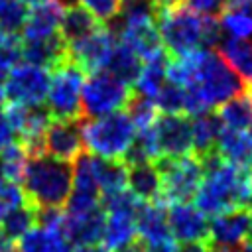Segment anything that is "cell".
<instances>
[{
  "mask_svg": "<svg viewBox=\"0 0 252 252\" xmlns=\"http://www.w3.org/2000/svg\"><path fill=\"white\" fill-rule=\"evenodd\" d=\"M195 207L205 217H217L232 209L252 211V171L220 159L205 169V177L195 195Z\"/></svg>",
  "mask_w": 252,
  "mask_h": 252,
  "instance_id": "cell-1",
  "label": "cell"
},
{
  "mask_svg": "<svg viewBox=\"0 0 252 252\" xmlns=\"http://www.w3.org/2000/svg\"><path fill=\"white\" fill-rule=\"evenodd\" d=\"M22 189L26 201L35 209H61L73 189V163L47 154L32 156L22 177Z\"/></svg>",
  "mask_w": 252,
  "mask_h": 252,
  "instance_id": "cell-2",
  "label": "cell"
},
{
  "mask_svg": "<svg viewBox=\"0 0 252 252\" xmlns=\"http://www.w3.org/2000/svg\"><path fill=\"white\" fill-rule=\"evenodd\" d=\"M81 132L89 154L104 159H122L136 136V126L124 110H118L98 118H83Z\"/></svg>",
  "mask_w": 252,
  "mask_h": 252,
  "instance_id": "cell-3",
  "label": "cell"
},
{
  "mask_svg": "<svg viewBox=\"0 0 252 252\" xmlns=\"http://www.w3.org/2000/svg\"><path fill=\"white\" fill-rule=\"evenodd\" d=\"M205 22L207 16H201L185 6L159 12L158 30L165 53L171 59H179L205 49Z\"/></svg>",
  "mask_w": 252,
  "mask_h": 252,
  "instance_id": "cell-4",
  "label": "cell"
},
{
  "mask_svg": "<svg viewBox=\"0 0 252 252\" xmlns=\"http://www.w3.org/2000/svg\"><path fill=\"white\" fill-rule=\"evenodd\" d=\"M154 163L161 175V205L189 203L195 199L205 177L199 158L193 154L183 158H158Z\"/></svg>",
  "mask_w": 252,
  "mask_h": 252,
  "instance_id": "cell-5",
  "label": "cell"
},
{
  "mask_svg": "<svg viewBox=\"0 0 252 252\" xmlns=\"http://www.w3.org/2000/svg\"><path fill=\"white\" fill-rule=\"evenodd\" d=\"M132 93L134 91L126 83H122L104 69L89 73L81 91L83 118H98L126 108Z\"/></svg>",
  "mask_w": 252,
  "mask_h": 252,
  "instance_id": "cell-6",
  "label": "cell"
},
{
  "mask_svg": "<svg viewBox=\"0 0 252 252\" xmlns=\"http://www.w3.org/2000/svg\"><path fill=\"white\" fill-rule=\"evenodd\" d=\"M85 71L71 59L57 65L51 73L47 91V108L53 120H81V91Z\"/></svg>",
  "mask_w": 252,
  "mask_h": 252,
  "instance_id": "cell-7",
  "label": "cell"
},
{
  "mask_svg": "<svg viewBox=\"0 0 252 252\" xmlns=\"http://www.w3.org/2000/svg\"><path fill=\"white\" fill-rule=\"evenodd\" d=\"M49 83V69L32 63H20L8 73L4 81V96L12 104H41L47 98Z\"/></svg>",
  "mask_w": 252,
  "mask_h": 252,
  "instance_id": "cell-8",
  "label": "cell"
},
{
  "mask_svg": "<svg viewBox=\"0 0 252 252\" xmlns=\"http://www.w3.org/2000/svg\"><path fill=\"white\" fill-rule=\"evenodd\" d=\"M159 158H183L193 152L191 120L185 114H161L154 122Z\"/></svg>",
  "mask_w": 252,
  "mask_h": 252,
  "instance_id": "cell-9",
  "label": "cell"
},
{
  "mask_svg": "<svg viewBox=\"0 0 252 252\" xmlns=\"http://www.w3.org/2000/svg\"><path fill=\"white\" fill-rule=\"evenodd\" d=\"M116 37L112 35V32L104 24H100L94 32L69 45V59L75 61L87 75L93 71H100L106 67Z\"/></svg>",
  "mask_w": 252,
  "mask_h": 252,
  "instance_id": "cell-10",
  "label": "cell"
},
{
  "mask_svg": "<svg viewBox=\"0 0 252 252\" xmlns=\"http://www.w3.org/2000/svg\"><path fill=\"white\" fill-rule=\"evenodd\" d=\"M81 120H51L43 134V154L73 163L85 148Z\"/></svg>",
  "mask_w": 252,
  "mask_h": 252,
  "instance_id": "cell-11",
  "label": "cell"
},
{
  "mask_svg": "<svg viewBox=\"0 0 252 252\" xmlns=\"http://www.w3.org/2000/svg\"><path fill=\"white\" fill-rule=\"evenodd\" d=\"M112 35L120 41H124L134 53L142 57V61H148L159 53H163V43L161 35L158 30V20H138V22H128L120 24L116 28H108Z\"/></svg>",
  "mask_w": 252,
  "mask_h": 252,
  "instance_id": "cell-12",
  "label": "cell"
},
{
  "mask_svg": "<svg viewBox=\"0 0 252 252\" xmlns=\"http://www.w3.org/2000/svg\"><path fill=\"white\" fill-rule=\"evenodd\" d=\"M167 220H169L171 236L179 242L209 240V220L191 203L169 205Z\"/></svg>",
  "mask_w": 252,
  "mask_h": 252,
  "instance_id": "cell-13",
  "label": "cell"
},
{
  "mask_svg": "<svg viewBox=\"0 0 252 252\" xmlns=\"http://www.w3.org/2000/svg\"><path fill=\"white\" fill-rule=\"evenodd\" d=\"M250 232V211L232 209L213 217L209 222V240L215 246H242Z\"/></svg>",
  "mask_w": 252,
  "mask_h": 252,
  "instance_id": "cell-14",
  "label": "cell"
},
{
  "mask_svg": "<svg viewBox=\"0 0 252 252\" xmlns=\"http://www.w3.org/2000/svg\"><path fill=\"white\" fill-rule=\"evenodd\" d=\"M104 226H106V213L102 211V207H98V209H94L83 217L65 215L61 234L69 244L89 246V244L102 242Z\"/></svg>",
  "mask_w": 252,
  "mask_h": 252,
  "instance_id": "cell-15",
  "label": "cell"
},
{
  "mask_svg": "<svg viewBox=\"0 0 252 252\" xmlns=\"http://www.w3.org/2000/svg\"><path fill=\"white\" fill-rule=\"evenodd\" d=\"M136 232H138V238L146 244L171 240L165 205L140 201L136 209Z\"/></svg>",
  "mask_w": 252,
  "mask_h": 252,
  "instance_id": "cell-16",
  "label": "cell"
},
{
  "mask_svg": "<svg viewBox=\"0 0 252 252\" xmlns=\"http://www.w3.org/2000/svg\"><path fill=\"white\" fill-rule=\"evenodd\" d=\"M63 18V6L57 0H47L43 4H37L28 12L26 24L22 28V39H45L55 33H59V24Z\"/></svg>",
  "mask_w": 252,
  "mask_h": 252,
  "instance_id": "cell-17",
  "label": "cell"
},
{
  "mask_svg": "<svg viewBox=\"0 0 252 252\" xmlns=\"http://www.w3.org/2000/svg\"><path fill=\"white\" fill-rule=\"evenodd\" d=\"M69 59V45L61 37V33H55L45 39H32L24 41V61L53 71L57 65Z\"/></svg>",
  "mask_w": 252,
  "mask_h": 252,
  "instance_id": "cell-18",
  "label": "cell"
},
{
  "mask_svg": "<svg viewBox=\"0 0 252 252\" xmlns=\"http://www.w3.org/2000/svg\"><path fill=\"white\" fill-rule=\"evenodd\" d=\"M215 152L222 161L244 171H252V136L244 130L222 128Z\"/></svg>",
  "mask_w": 252,
  "mask_h": 252,
  "instance_id": "cell-19",
  "label": "cell"
},
{
  "mask_svg": "<svg viewBox=\"0 0 252 252\" xmlns=\"http://www.w3.org/2000/svg\"><path fill=\"white\" fill-rule=\"evenodd\" d=\"M126 187L142 203H161V175L154 161L128 167Z\"/></svg>",
  "mask_w": 252,
  "mask_h": 252,
  "instance_id": "cell-20",
  "label": "cell"
},
{
  "mask_svg": "<svg viewBox=\"0 0 252 252\" xmlns=\"http://www.w3.org/2000/svg\"><path fill=\"white\" fill-rule=\"evenodd\" d=\"M191 136H193V156L203 159L209 154L215 152L219 136L222 132V122L219 118L217 112H199L195 116H191Z\"/></svg>",
  "mask_w": 252,
  "mask_h": 252,
  "instance_id": "cell-21",
  "label": "cell"
},
{
  "mask_svg": "<svg viewBox=\"0 0 252 252\" xmlns=\"http://www.w3.org/2000/svg\"><path fill=\"white\" fill-rule=\"evenodd\" d=\"M142 65H144L142 57L138 53H134L124 41L116 39V43L112 47V53L106 61L104 71H108L110 75H114L116 79H120L128 87H134L138 77H140Z\"/></svg>",
  "mask_w": 252,
  "mask_h": 252,
  "instance_id": "cell-22",
  "label": "cell"
},
{
  "mask_svg": "<svg viewBox=\"0 0 252 252\" xmlns=\"http://www.w3.org/2000/svg\"><path fill=\"white\" fill-rule=\"evenodd\" d=\"M138 238L136 232V213H106V226L102 242L108 250H118Z\"/></svg>",
  "mask_w": 252,
  "mask_h": 252,
  "instance_id": "cell-23",
  "label": "cell"
},
{
  "mask_svg": "<svg viewBox=\"0 0 252 252\" xmlns=\"http://www.w3.org/2000/svg\"><path fill=\"white\" fill-rule=\"evenodd\" d=\"M169 61H171V57L165 51L156 55V57H152V59H148V61H144L140 77H138V81L134 85V93L154 100V96L159 93V89L163 87V83L167 79Z\"/></svg>",
  "mask_w": 252,
  "mask_h": 252,
  "instance_id": "cell-24",
  "label": "cell"
},
{
  "mask_svg": "<svg viewBox=\"0 0 252 252\" xmlns=\"http://www.w3.org/2000/svg\"><path fill=\"white\" fill-rule=\"evenodd\" d=\"M100 26V22L81 4L63 10V18L59 24V33L61 37L67 41V45L83 39L85 35H89L91 32H94Z\"/></svg>",
  "mask_w": 252,
  "mask_h": 252,
  "instance_id": "cell-25",
  "label": "cell"
},
{
  "mask_svg": "<svg viewBox=\"0 0 252 252\" xmlns=\"http://www.w3.org/2000/svg\"><path fill=\"white\" fill-rule=\"evenodd\" d=\"M219 118L224 128L230 130H246L252 126V93L246 89L244 93L232 96L224 104L219 106Z\"/></svg>",
  "mask_w": 252,
  "mask_h": 252,
  "instance_id": "cell-26",
  "label": "cell"
},
{
  "mask_svg": "<svg viewBox=\"0 0 252 252\" xmlns=\"http://www.w3.org/2000/svg\"><path fill=\"white\" fill-rule=\"evenodd\" d=\"M220 55L224 61L246 81L252 83V41L250 39H236V37H224L220 43Z\"/></svg>",
  "mask_w": 252,
  "mask_h": 252,
  "instance_id": "cell-27",
  "label": "cell"
},
{
  "mask_svg": "<svg viewBox=\"0 0 252 252\" xmlns=\"http://www.w3.org/2000/svg\"><path fill=\"white\" fill-rule=\"evenodd\" d=\"M96 181H98L100 197L122 191L126 189V181H128V165L122 159L96 158Z\"/></svg>",
  "mask_w": 252,
  "mask_h": 252,
  "instance_id": "cell-28",
  "label": "cell"
},
{
  "mask_svg": "<svg viewBox=\"0 0 252 252\" xmlns=\"http://www.w3.org/2000/svg\"><path fill=\"white\" fill-rule=\"evenodd\" d=\"M37 224V209L24 201L22 205L14 207L4 219H2V228L12 240H20L24 234H28L33 226Z\"/></svg>",
  "mask_w": 252,
  "mask_h": 252,
  "instance_id": "cell-29",
  "label": "cell"
},
{
  "mask_svg": "<svg viewBox=\"0 0 252 252\" xmlns=\"http://www.w3.org/2000/svg\"><path fill=\"white\" fill-rule=\"evenodd\" d=\"M28 159H30V154H28L26 146L20 140H16L14 144L6 146L0 152V171H2V177L8 179V181H14V183L22 181L26 165H28Z\"/></svg>",
  "mask_w": 252,
  "mask_h": 252,
  "instance_id": "cell-30",
  "label": "cell"
},
{
  "mask_svg": "<svg viewBox=\"0 0 252 252\" xmlns=\"http://www.w3.org/2000/svg\"><path fill=\"white\" fill-rule=\"evenodd\" d=\"M220 30L228 37L250 39L252 37V8H226L220 14Z\"/></svg>",
  "mask_w": 252,
  "mask_h": 252,
  "instance_id": "cell-31",
  "label": "cell"
},
{
  "mask_svg": "<svg viewBox=\"0 0 252 252\" xmlns=\"http://www.w3.org/2000/svg\"><path fill=\"white\" fill-rule=\"evenodd\" d=\"M154 102L159 112L163 114H187L189 108V96L187 91L181 85L175 83H163L159 93L154 96Z\"/></svg>",
  "mask_w": 252,
  "mask_h": 252,
  "instance_id": "cell-32",
  "label": "cell"
},
{
  "mask_svg": "<svg viewBox=\"0 0 252 252\" xmlns=\"http://www.w3.org/2000/svg\"><path fill=\"white\" fill-rule=\"evenodd\" d=\"M63 234L57 230L35 226L28 234L20 238L18 252H55V248L63 242Z\"/></svg>",
  "mask_w": 252,
  "mask_h": 252,
  "instance_id": "cell-33",
  "label": "cell"
},
{
  "mask_svg": "<svg viewBox=\"0 0 252 252\" xmlns=\"http://www.w3.org/2000/svg\"><path fill=\"white\" fill-rule=\"evenodd\" d=\"M126 114L130 116V120L134 122V126L138 130L142 128H148L156 122L158 118V106L152 98L148 96H142L138 93H132L128 104H126Z\"/></svg>",
  "mask_w": 252,
  "mask_h": 252,
  "instance_id": "cell-34",
  "label": "cell"
},
{
  "mask_svg": "<svg viewBox=\"0 0 252 252\" xmlns=\"http://www.w3.org/2000/svg\"><path fill=\"white\" fill-rule=\"evenodd\" d=\"M28 18V8L22 0H0V32L18 33L22 32Z\"/></svg>",
  "mask_w": 252,
  "mask_h": 252,
  "instance_id": "cell-35",
  "label": "cell"
},
{
  "mask_svg": "<svg viewBox=\"0 0 252 252\" xmlns=\"http://www.w3.org/2000/svg\"><path fill=\"white\" fill-rule=\"evenodd\" d=\"M24 59V39L18 33L0 37V73H10Z\"/></svg>",
  "mask_w": 252,
  "mask_h": 252,
  "instance_id": "cell-36",
  "label": "cell"
},
{
  "mask_svg": "<svg viewBox=\"0 0 252 252\" xmlns=\"http://www.w3.org/2000/svg\"><path fill=\"white\" fill-rule=\"evenodd\" d=\"M26 201V195H24V189L14 183V181H8V179H0V222L2 219L18 205H22Z\"/></svg>",
  "mask_w": 252,
  "mask_h": 252,
  "instance_id": "cell-37",
  "label": "cell"
},
{
  "mask_svg": "<svg viewBox=\"0 0 252 252\" xmlns=\"http://www.w3.org/2000/svg\"><path fill=\"white\" fill-rule=\"evenodd\" d=\"M120 4H122V0H81V6L87 8L104 26L116 18Z\"/></svg>",
  "mask_w": 252,
  "mask_h": 252,
  "instance_id": "cell-38",
  "label": "cell"
},
{
  "mask_svg": "<svg viewBox=\"0 0 252 252\" xmlns=\"http://www.w3.org/2000/svg\"><path fill=\"white\" fill-rule=\"evenodd\" d=\"M226 2L228 0H185V4H187L185 8H189L201 16L215 18L226 10Z\"/></svg>",
  "mask_w": 252,
  "mask_h": 252,
  "instance_id": "cell-39",
  "label": "cell"
},
{
  "mask_svg": "<svg viewBox=\"0 0 252 252\" xmlns=\"http://www.w3.org/2000/svg\"><path fill=\"white\" fill-rule=\"evenodd\" d=\"M16 140H18V136H16V130H14L10 118H8V112H6V108L0 106V152L6 146L14 144Z\"/></svg>",
  "mask_w": 252,
  "mask_h": 252,
  "instance_id": "cell-40",
  "label": "cell"
},
{
  "mask_svg": "<svg viewBox=\"0 0 252 252\" xmlns=\"http://www.w3.org/2000/svg\"><path fill=\"white\" fill-rule=\"evenodd\" d=\"M211 240H197V242H183L177 252H211Z\"/></svg>",
  "mask_w": 252,
  "mask_h": 252,
  "instance_id": "cell-41",
  "label": "cell"
},
{
  "mask_svg": "<svg viewBox=\"0 0 252 252\" xmlns=\"http://www.w3.org/2000/svg\"><path fill=\"white\" fill-rule=\"evenodd\" d=\"M142 252H177L175 244L171 240H165V242H154V244H146L144 242V250Z\"/></svg>",
  "mask_w": 252,
  "mask_h": 252,
  "instance_id": "cell-42",
  "label": "cell"
},
{
  "mask_svg": "<svg viewBox=\"0 0 252 252\" xmlns=\"http://www.w3.org/2000/svg\"><path fill=\"white\" fill-rule=\"evenodd\" d=\"M159 12H167V10H175L181 8L185 4V0H154Z\"/></svg>",
  "mask_w": 252,
  "mask_h": 252,
  "instance_id": "cell-43",
  "label": "cell"
},
{
  "mask_svg": "<svg viewBox=\"0 0 252 252\" xmlns=\"http://www.w3.org/2000/svg\"><path fill=\"white\" fill-rule=\"evenodd\" d=\"M14 246H12V238L4 232V228L0 226V252H12Z\"/></svg>",
  "mask_w": 252,
  "mask_h": 252,
  "instance_id": "cell-44",
  "label": "cell"
},
{
  "mask_svg": "<svg viewBox=\"0 0 252 252\" xmlns=\"http://www.w3.org/2000/svg\"><path fill=\"white\" fill-rule=\"evenodd\" d=\"M142 250H144V242L140 238H136L134 242H130V244H126V246H122L114 252H142Z\"/></svg>",
  "mask_w": 252,
  "mask_h": 252,
  "instance_id": "cell-45",
  "label": "cell"
},
{
  "mask_svg": "<svg viewBox=\"0 0 252 252\" xmlns=\"http://www.w3.org/2000/svg\"><path fill=\"white\" fill-rule=\"evenodd\" d=\"M75 252H110V250L102 244H89V246H77Z\"/></svg>",
  "mask_w": 252,
  "mask_h": 252,
  "instance_id": "cell-46",
  "label": "cell"
},
{
  "mask_svg": "<svg viewBox=\"0 0 252 252\" xmlns=\"http://www.w3.org/2000/svg\"><path fill=\"white\" fill-rule=\"evenodd\" d=\"M211 252H242V246H213Z\"/></svg>",
  "mask_w": 252,
  "mask_h": 252,
  "instance_id": "cell-47",
  "label": "cell"
},
{
  "mask_svg": "<svg viewBox=\"0 0 252 252\" xmlns=\"http://www.w3.org/2000/svg\"><path fill=\"white\" fill-rule=\"evenodd\" d=\"M57 2L63 6V10L73 8V6H79V4H81V0H57Z\"/></svg>",
  "mask_w": 252,
  "mask_h": 252,
  "instance_id": "cell-48",
  "label": "cell"
},
{
  "mask_svg": "<svg viewBox=\"0 0 252 252\" xmlns=\"http://www.w3.org/2000/svg\"><path fill=\"white\" fill-rule=\"evenodd\" d=\"M55 252H73V250H71V244H69L67 240H63V242L55 248Z\"/></svg>",
  "mask_w": 252,
  "mask_h": 252,
  "instance_id": "cell-49",
  "label": "cell"
},
{
  "mask_svg": "<svg viewBox=\"0 0 252 252\" xmlns=\"http://www.w3.org/2000/svg\"><path fill=\"white\" fill-rule=\"evenodd\" d=\"M26 6H37V4H43V2H47V0H22Z\"/></svg>",
  "mask_w": 252,
  "mask_h": 252,
  "instance_id": "cell-50",
  "label": "cell"
},
{
  "mask_svg": "<svg viewBox=\"0 0 252 252\" xmlns=\"http://www.w3.org/2000/svg\"><path fill=\"white\" fill-rule=\"evenodd\" d=\"M4 81H6V75L0 73V98L4 96Z\"/></svg>",
  "mask_w": 252,
  "mask_h": 252,
  "instance_id": "cell-51",
  "label": "cell"
},
{
  "mask_svg": "<svg viewBox=\"0 0 252 252\" xmlns=\"http://www.w3.org/2000/svg\"><path fill=\"white\" fill-rule=\"evenodd\" d=\"M248 242H252V211H250V232H248Z\"/></svg>",
  "mask_w": 252,
  "mask_h": 252,
  "instance_id": "cell-52",
  "label": "cell"
},
{
  "mask_svg": "<svg viewBox=\"0 0 252 252\" xmlns=\"http://www.w3.org/2000/svg\"><path fill=\"white\" fill-rule=\"evenodd\" d=\"M0 179H2V171H0Z\"/></svg>",
  "mask_w": 252,
  "mask_h": 252,
  "instance_id": "cell-53",
  "label": "cell"
},
{
  "mask_svg": "<svg viewBox=\"0 0 252 252\" xmlns=\"http://www.w3.org/2000/svg\"><path fill=\"white\" fill-rule=\"evenodd\" d=\"M250 128H252V126H250ZM250 136H252V132H250Z\"/></svg>",
  "mask_w": 252,
  "mask_h": 252,
  "instance_id": "cell-54",
  "label": "cell"
},
{
  "mask_svg": "<svg viewBox=\"0 0 252 252\" xmlns=\"http://www.w3.org/2000/svg\"><path fill=\"white\" fill-rule=\"evenodd\" d=\"M12 252H16V250H12Z\"/></svg>",
  "mask_w": 252,
  "mask_h": 252,
  "instance_id": "cell-55",
  "label": "cell"
}]
</instances>
